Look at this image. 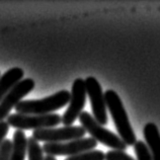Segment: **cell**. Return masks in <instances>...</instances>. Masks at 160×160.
I'll list each match as a JSON object with an SVG mask.
<instances>
[{
    "mask_svg": "<svg viewBox=\"0 0 160 160\" xmlns=\"http://www.w3.org/2000/svg\"><path fill=\"white\" fill-rule=\"evenodd\" d=\"M104 99H106L107 108L111 112L112 118L115 122L116 128L120 138L124 141L127 146H134L136 143V134L130 124L127 112L124 108L120 96L112 89H108L103 93Z\"/></svg>",
    "mask_w": 160,
    "mask_h": 160,
    "instance_id": "6da1fadb",
    "label": "cell"
},
{
    "mask_svg": "<svg viewBox=\"0 0 160 160\" xmlns=\"http://www.w3.org/2000/svg\"><path fill=\"white\" fill-rule=\"evenodd\" d=\"M69 100L70 92L63 89L42 99L22 100L15 107V111L22 115H49L68 104Z\"/></svg>",
    "mask_w": 160,
    "mask_h": 160,
    "instance_id": "7a4b0ae2",
    "label": "cell"
},
{
    "mask_svg": "<svg viewBox=\"0 0 160 160\" xmlns=\"http://www.w3.org/2000/svg\"><path fill=\"white\" fill-rule=\"evenodd\" d=\"M78 118L81 123V127L85 130V132L89 133L91 138H93L96 142H100L109 148H112V150L125 151L127 149L128 146L125 144L124 141L112 131L99 125L91 113L88 112H82Z\"/></svg>",
    "mask_w": 160,
    "mask_h": 160,
    "instance_id": "3957f363",
    "label": "cell"
},
{
    "mask_svg": "<svg viewBox=\"0 0 160 160\" xmlns=\"http://www.w3.org/2000/svg\"><path fill=\"white\" fill-rule=\"evenodd\" d=\"M7 124L18 130H40L55 128L61 123V116L58 113L49 115H22L11 113L7 117Z\"/></svg>",
    "mask_w": 160,
    "mask_h": 160,
    "instance_id": "277c9868",
    "label": "cell"
},
{
    "mask_svg": "<svg viewBox=\"0 0 160 160\" xmlns=\"http://www.w3.org/2000/svg\"><path fill=\"white\" fill-rule=\"evenodd\" d=\"M98 146L93 138H81L77 140H72L68 142L62 143H45L42 146L44 154L50 155V156H74L83 152L93 150Z\"/></svg>",
    "mask_w": 160,
    "mask_h": 160,
    "instance_id": "5b68a950",
    "label": "cell"
},
{
    "mask_svg": "<svg viewBox=\"0 0 160 160\" xmlns=\"http://www.w3.org/2000/svg\"><path fill=\"white\" fill-rule=\"evenodd\" d=\"M85 130L79 126H70L62 128H48L35 130L32 138L37 142L43 141L46 143H62L81 139L85 136Z\"/></svg>",
    "mask_w": 160,
    "mask_h": 160,
    "instance_id": "8992f818",
    "label": "cell"
},
{
    "mask_svg": "<svg viewBox=\"0 0 160 160\" xmlns=\"http://www.w3.org/2000/svg\"><path fill=\"white\" fill-rule=\"evenodd\" d=\"M86 95L87 94L84 80L82 78L75 79L70 92L69 106L63 117H61V123H63L65 127L72 126L74 122L78 119L79 115L82 112L83 108L85 107Z\"/></svg>",
    "mask_w": 160,
    "mask_h": 160,
    "instance_id": "52a82bcc",
    "label": "cell"
},
{
    "mask_svg": "<svg viewBox=\"0 0 160 160\" xmlns=\"http://www.w3.org/2000/svg\"><path fill=\"white\" fill-rule=\"evenodd\" d=\"M85 88L86 94L90 99L92 113H93L94 120L99 125H107L108 124V113H107V104L104 99L103 91L102 89L99 82L98 79L89 76L85 80Z\"/></svg>",
    "mask_w": 160,
    "mask_h": 160,
    "instance_id": "ba28073f",
    "label": "cell"
},
{
    "mask_svg": "<svg viewBox=\"0 0 160 160\" xmlns=\"http://www.w3.org/2000/svg\"><path fill=\"white\" fill-rule=\"evenodd\" d=\"M33 88L35 81L32 78H26L19 81L0 102V122H3L9 116L10 111L22 102Z\"/></svg>",
    "mask_w": 160,
    "mask_h": 160,
    "instance_id": "9c48e42d",
    "label": "cell"
},
{
    "mask_svg": "<svg viewBox=\"0 0 160 160\" xmlns=\"http://www.w3.org/2000/svg\"><path fill=\"white\" fill-rule=\"evenodd\" d=\"M23 70L19 67H14L7 70L5 73L0 76V102L9 90H11L19 81L23 78Z\"/></svg>",
    "mask_w": 160,
    "mask_h": 160,
    "instance_id": "30bf717a",
    "label": "cell"
},
{
    "mask_svg": "<svg viewBox=\"0 0 160 160\" xmlns=\"http://www.w3.org/2000/svg\"><path fill=\"white\" fill-rule=\"evenodd\" d=\"M143 133L152 160H160V133L157 126L154 123H147Z\"/></svg>",
    "mask_w": 160,
    "mask_h": 160,
    "instance_id": "8fae6325",
    "label": "cell"
},
{
    "mask_svg": "<svg viewBox=\"0 0 160 160\" xmlns=\"http://www.w3.org/2000/svg\"><path fill=\"white\" fill-rule=\"evenodd\" d=\"M28 154V138L22 130H16L13 133L12 149L10 160H24Z\"/></svg>",
    "mask_w": 160,
    "mask_h": 160,
    "instance_id": "7c38bea8",
    "label": "cell"
},
{
    "mask_svg": "<svg viewBox=\"0 0 160 160\" xmlns=\"http://www.w3.org/2000/svg\"><path fill=\"white\" fill-rule=\"evenodd\" d=\"M28 160H44V152L42 146L32 137L28 139Z\"/></svg>",
    "mask_w": 160,
    "mask_h": 160,
    "instance_id": "4fadbf2b",
    "label": "cell"
},
{
    "mask_svg": "<svg viewBox=\"0 0 160 160\" xmlns=\"http://www.w3.org/2000/svg\"><path fill=\"white\" fill-rule=\"evenodd\" d=\"M65 160H104V153L100 150H90L70 156Z\"/></svg>",
    "mask_w": 160,
    "mask_h": 160,
    "instance_id": "5bb4252c",
    "label": "cell"
},
{
    "mask_svg": "<svg viewBox=\"0 0 160 160\" xmlns=\"http://www.w3.org/2000/svg\"><path fill=\"white\" fill-rule=\"evenodd\" d=\"M134 150L137 155V160H152L148 147L143 141H136L134 144Z\"/></svg>",
    "mask_w": 160,
    "mask_h": 160,
    "instance_id": "9a60e30c",
    "label": "cell"
},
{
    "mask_svg": "<svg viewBox=\"0 0 160 160\" xmlns=\"http://www.w3.org/2000/svg\"><path fill=\"white\" fill-rule=\"evenodd\" d=\"M104 160H135L128 153L122 150H111L104 154Z\"/></svg>",
    "mask_w": 160,
    "mask_h": 160,
    "instance_id": "2e32d148",
    "label": "cell"
},
{
    "mask_svg": "<svg viewBox=\"0 0 160 160\" xmlns=\"http://www.w3.org/2000/svg\"><path fill=\"white\" fill-rule=\"evenodd\" d=\"M12 141L5 139L0 147V160H10Z\"/></svg>",
    "mask_w": 160,
    "mask_h": 160,
    "instance_id": "e0dca14e",
    "label": "cell"
},
{
    "mask_svg": "<svg viewBox=\"0 0 160 160\" xmlns=\"http://www.w3.org/2000/svg\"><path fill=\"white\" fill-rule=\"evenodd\" d=\"M8 131H9V125L7 124V122H0V147H1L3 141L5 140Z\"/></svg>",
    "mask_w": 160,
    "mask_h": 160,
    "instance_id": "ac0fdd59",
    "label": "cell"
},
{
    "mask_svg": "<svg viewBox=\"0 0 160 160\" xmlns=\"http://www.w3.org/2000/svg\"><path fill=\"white\" fill-rule=\"evenodd\" d=\"M44 160H57L54 156H50V155H46L44 157Z\"/></svg>",
    "mask_w": 160,
    "mask_h": 160,
    "instance_id": "d6986e66",
    "label": "cell"
}]
</instances>
